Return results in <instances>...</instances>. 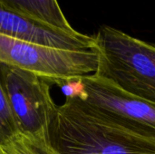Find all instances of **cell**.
Here are the masks:
<instances>
[{"instance_id": "30bf717a", "label": "cell", "mask_w": 155, "mask_h": 154, "mask_svg": "<svg viewBox=\"0 0 155 154\" xmlns=\"http://www.w3.org/2000/svg\"><path fill=\"white\" fill-rule=\"evenodd\" d=\"M61 89L66 98H79L81 100H85L87 97V93L84 89L82 78L67 81L61 86Z\"/></svg>"}, {"instance_id": "ba28073f", "label": "cell", "mask_w": 155, "mask_h": 154, "mask_svg": "<svg viewBox=\"0 0 155 154\" xmlns=\"http://www.w3.org/2000/svg\"><path fill=\"white\" fill-rule=\"evenodd\" d=\"M0 154H59L52 146L50 139L17 133L0 143Z\"/></svg>"}, {"instance_id": "9c48e42d", "label": "cell", "mask_w": 155, "mask_h": 154, "mask_svg": "<svg viewBox=\"0 0 155 154\" xmlns=\"http://www.w3.org/2000/svg\"><path fill=\"white\" fill-rule=\"evenodd\" d=\"M19 133L3 81L0 64V143L7 141Z\"/></svg>"}, {"instance_id": "7a4b0ae2", "label": "cell", "mask_w": 155, "mask_h": 154, "mask_svg": "<svg viewBox=\"0 0 155 154\" xmlns=\"http://www.w3.org/2000/svg\"><path fill=\"white\" fill-rule=\"evenodd\" d=\"M94 37L98 65L94 74L155 105V45L107 25Z\"/></svg>"}, {"instance_id": "277c9868", "label": "cell", "mask_w": 155, "mask_h": 154, "mask_svg": "<svg viewBox=\"0 0 155 154\" xmlns=\"http://www.w3.org/2000/svg\"><path fill=\"white\" fill-rule=\"evenodd\" d=\"M1 71L19 133L50 139L49 129L57 105L51 96L49 82L4 64Z\"/></svg>"}, {"instance_id": "6da1fadb", "label": "cell", "mask_w": 155, "mask_h": 154, "mask_svg": "<svg viewBox=\"0 0 155 154\" xmlns=\"http://www.w3.org/2000/svg\"><path fill=\"white\" fill-rule=\"evenodd\" d=\"M49 135L59 154H155V130L79 98L57 105Z\"/></svg>"}, {"instance_id": "5b68a950", "label": "cell", "mask_w": 155, "mask_h": 154, "mask_svg": "<svg viewBox=\"0 0 155 154\" xmlns=\"http://www.w3.org/2000/svg\"><path fill=\"white\" fill-rule=\"evenodd\" d=\"M0 34L45 46L84 51L96 48L94 35L55 28L0 5Z\"/></svg>"}, {"instance_id": "52a82bcc", "label": "cell", "mask_w": 155, "mask_h": 154, "mask_svg": "<svg viewBox=\"0 0 155 154\" xmlns=\"http://www.w3.org/2000/svg\"><path fill=\"white\" fill-rule=\"evenodd\" d=\"M0 5L47 25L64 31H74L57 0H0Z\"/></svg>"}, {"instance_id": "3957f363", "label": "cell", "mask_w": 155, "mask_h": 154, "mask_svg": "<svg viewBox=\"0 0 155 154\" xmlns=\"http://www.w3.org/2000/svg\"><path fill=\"white\" fill-rule=\"evenodd\" d=\"M0 63L36 74L60 87L67 81L94 74L97 49L73 51L0 34Z\"/></svg>"}, {"instance_id": "8992f818", "label": "cell", "mask_w": 155, "mask_h": 154, "mask_svg": "<svg viewBox=\"0 0 155 154\" xmlns=\"http://www.w3.org/2000/svg\"><path fill=\"white\" fill-rule=\"evenodd\" d=\"M85 102L155 130V105L132 96L94 74L82 77Z\"/></svg>"}]
</instances>
